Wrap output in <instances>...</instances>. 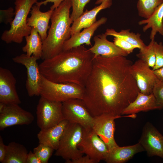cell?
Wrapping results in <instances>:
<instances>
[{"mask_svg":"<svg viewBox=\"0 0 163 163\" xmlns=\"http://www.w3.org/2000/svg\"><path fill=\"white\" fill-rule=\"evenodd\" d=\"M133 63L123 56L93 57L82 99L93 117L121 116L135 100L140 91L131 72Z\"/></svg>","mask_w":163,"mask_h":163,"instance_id":"cell-1","label":"cell"},{"mask_svg":"<svg viewBox=\"0 0 163 163\" xmlns=\"http://www.w3.org/2000/svg\"><path fill=\"white\" fill-rule=\"evenodd\" d=\"M94 56L82 45L43 60L39 65L40 69L50 81L72 83L84 88L92 69Z\"/></svg>","mask_w":163,"mask_h":163,"instance_id":"cell-2","label":"cell"},{"mask_svg":"<svg viewBox=\"0 0 163 163\" xmlns=\"http://www.w3.org/2000/svg\"><path fill=\"white\" fill-rule=\"evenodd\" d=\"M72 7L71 0H66L53 10L47 36L42 41L41 58L43 60L62 51L64 43L71 37V25L73 22L70 14Z\"/></svg>","mask_w":163,"mask_h":163,"instance_id":"cell-3","label":"cell"},{"mask_svg":"<svg viewBox=\"0 0 163 163\" xmlns=\"http://www.w3.org/2000/svg\"><path fill=\"white\" fill-rule=\"evenodd\" d=\"M38 0H16L14 17L9 30H5L1 39L7 43H20L24 37L30 33L32 27L27 24V16L33 5Z\"/></svg>","mask_w":163,"mask_h":163,"instance_id":"cell-4","label":"cell"},{"mask_svg":"<svg viewBox=\"0 0 163 163\" xmlns=\"http://www.w3.org/2000/svg\"><path fill=\"white\" fill-rule=\"evenodd\" d=\"M84 88L70 83H59L50 81L42 74L40 95L51 101L62 103L72 99H82Z\"/></svg>","mask_w":163,"mask_h":163,"instance_id":"cell-5","label":"cell"},{"mask_svg":"<svg viewBox=\"0 0 163 163\" xmlns=\"http://www.w3.org/2000/svg\"><path fill=\"white\" fill-rule=\"evenodd\" d=\"M83 127L77 123L69 122L60 139L55 155L62 157L66 163L82 156L78 148L83 135Z\"/></svg>","mask_w":163,"mask_h":163,"instance_id":"cell-6","label":"cell"},{"mask_svg":"<svg viewBox=\"0 0 163 163\" xmlns=\"http://www.w3.org/2000/svg\"><path fill=\"white\" fill-rule=\"evenodd\" d=\"M36 114L37 124L40 130L49 129L63 120L62 103L41 96L37 106Z\"/></svg>","mask_w":163,"mask_h":163,"instance_id":"cell-7","label":"cell"},{"mask_svg":"<svg viewBox=\"0 0 163 163\" xmlns=\"http://www.w3.org/2000/svg\"><path fill=\"white\" fill-rule=\"evenodd\" d=\"M63 120L77 123L85 129L92 128L94 117L90 113L82 100L72 99L62 103Z\"/></svg>","mask_w":163,"mask_h":163,"instance_id":"cell-8","label":"cell"},{"mask_svg":"<svg viewBox=\"0 0 163 163\" xmlns=\"http://www.w3.org/2000/svg\"><path fill=\"white\" fill-rule=\"evenodd\" d=\"M78 148L83 154L88 156L95 163L105 160L109 152L105 143L92 128H83V135Z\"/></svg>","mask_w":163,"mask_h":163,"instance_id":"cell-9","label":"cell"},{"mask_svg":"<svg viewBox=\"0 0 163 163\" xmlns=\"http://www.w3.org/2000/svg\"><path fill=\"white\" fill-rule=\"evenodd\" d=\"M34 116L19 104L0 103V130L17 125H28L34 121Z\"/></svg>","mask_w":163,"mask_h":163,"instance_id":"cell-10","label":"cell"},{"mask_svg":"<svg viewBox=\"0 0 163 163\" xmlns=\"http://www.w3.org/2000/svg\"><path fill=\"white\" fill-rule=\"evenodd\" d=\"M39 59L34 55L28 56L22 54L12 59L13 61L25 66L27 69L26 87L30 97L40 95V85L41 74L37 60Z\"/></svg>","mask_w":163,"mask_h":163,"instance_id":"cell-11","label":"cell"},{"mask_svg":"<svg viewBox=\"0 0 163 163\" xmlns=\"http://www.w3.org/2000/svg\"><path fill=\"white\" fill-rule=\"evenodd\" d=\"M122 117H125L108 114H103L94 117L92 128L105 143L109 152L118 146L114 139V120Z\"/></svg>","mask_w":163,"mask_h":163,"instance_id":"cell-12","label":"cell"},{"mask_svg":"<svg viewBox=\"0 0 163 163\" xmlns=\"http://www.w3.org/2000/svg\"><path fill=\"white\" fill-rule=\"evenodd\" d=\"M138 142L148 156L163 158V136L150 122H147L143 126Z\"/></svg>","mask_w":163,"mask_h":163,"instance_id":"cell-13","label":"cell"},{"mask_svg":"<svg viewBox=\"0 0 163 163\" xmlns=\"http://www.w3.org/2000/svg\"><path fill=\"white\" fill-rule=\"evenodd\" d=\"M131 69L140 92L146 94L152 93L153 88L158 80L153 71L139 59L133 63Z\"/></svg>","mask_w":163,"mask_h":163,"instance_id":"cell-14","label":"cell"},{"mask_svg":"<svg viewBox=\"0 0 163 163\" xmlns=\"http://www.w3.org/2000/svg\"><path fill=\"white\" fill-rule=\"evenodd\" d=\"M16 80L8 69L0 67V103L5 104L21 103L17 92Z\"/></svg>","mask_w":163,"mask_h":163,"instance_id":"cell-15","label":"cell"},{"mask_svg":"<svg viewBox=\"0 0 163 163\" xmlns=\"http://www.w3.org/2000/svg\"><path fill=\"white\" fill-rule=\"evenodd\" d=\"M107 36L102 34L94 37V45L88 49L94 55L93 57L101 56L105 57L117 56H127L128 54L116 45L113 42L108 40Z\"/></svg>","mask_w":163,"mask_h":163,"instance_id":"cell-16","label":"cell"},{"mask_svg":"<svg viewBox=\"0 0 163 163\" xmlns=\"http://www.w3.org/2000/svg\"><path fill=\"white\" fill-rule=\"evenodd\" d=\"M40 7L36 5L33 6L30 12L31 16L27 18V23L28 26L37 30L43 41L47 36V31L50 27L49 21L53 10L50 9L43 12L40 11Z\"/></svg>","mask_w":163,"mask_h":163,"instance_id":"cell-17","label":"cell"},{"mask_svg":"<svg viewBox=\"0 0 163 163\" xmlns=\"http://www.w3.org/2000/svg\"><path fill=\"white\" fill-rule=\"evenodd\" d=\"M163 108L158 103L152 93L146 94L140 92L135 100L124 110L122 115L136 114L141 111H148Z\"/></svg>","mask_w":163,"mask_h":163,"instance_id":"cell-18","label":"cell"},{"mask_svg":"<svg viewBox=\"0 0 163 163\" xmlns=\"http://www.w3.org/2000/svg\"><path fill=\"white\" fill-rule=\"evenodd\" d=\"M107 20L106 18L102 17L90 27L84 28L82 32L71 36L64 43L63 50H69L84 44L88 46H91V39L95 31L99 26L105 24Z\"/></svg>","mask_w":163,"mask_h":163,"instance_id":"cell-19","label":"cell"},{"mask_svg":"<svg viewBox=\"0 0 163 163\" xmlns=\"http://www.w3.org/2000/svg\"><path fill=\"white\" fill-rule=\"evenodd\" d=\"M112 4L111 0H107L101 3L99 5L91 10H86L74 21L71 27V36L79 32L83 28H88L96 21L97 14L101 10L110 8Z\"/></svg>","mask_w":163,"mask_h":163,"instance_id":"cell-20","label":"cell"},{"mask_svg":"<svg viewBox=\"0 0 163 163\" xmlns=\"http://www.w3.org/2000/svg\"><path fill=\"white\" fill-rule=\"evenodd\" d=\"M68 123V121L63 120L52 127L40 130L37 134L39 143L48 145L56 150Z\"/></svg>","mask_w":163,"mask_h":163,"instance_id":"cell-21","label":"cell"},{"mask_svg":"<svg viewBox=\"0 0 163 163\" xmlns=\"http://www.w3.org/2000/svg\"><path fill=\"white\" fill-rule=\"evenodd\" d=\"M144 151L139 142L131 145L118 146L109 152L104 161L107 163H124L131 159L136 154Z\"/></svg>","mask_w":163,"mask_h":163,"instance_id":"cell-22","label":"cell"},{"mask_svg":"<svg viewBox=\"0 0 163 163\" xmlns=\"http://www.w3.org/2000/svg\"><path fill=\"white\" fill-rule=\"evenodd\" d=\"M138 24L140 25L146 24L142 28L144 32L149 28L151 29L149 36L151 40H155L157 33L163 37V2L149 18L139 21Z\"/></svg>","mask_w":163,"mask_h":163,"instance_id":"cell-23","label":"cell"},{"mask_svg":"<svg viewBox=\"0 0 163 163\" xmlns=\"http://www.w3.org/2000/svg\"><path fill=\"white\" fill-rule=\"evenodd\" d=\"M28 152L23 145L11 142L7 145L6 152L2 163H26Z\"/></svg>","mask_w":163,"mask_h":163,"instance_id":"cell-24","label":"cell"},{"mask_svg":"<svg viewBox=\"0 0 163 163\" xmlns=\"http://www.w3.org/2000/svg\"><path fill=\"white\" fill-rule=\"evenodd\" d=\"M26 45L23 47L22 51L28 56L34 55L40 59L42 53L43 43L37 30L32 27L30 34L25 37Z\"/></svg>","mask_w":163,"mask_h":163,"instance_id":"cell-25","label":"cell"},{"mask_svg":"<svg viewBox=\"0 0 163 163\" xmlns=\"http://www.w3.org/2000/svg\"><path fill=\"white\" fill-rule=\"evenodd\" d=\"M105 34L107 36H111L121 38L139 49L146 45L141 39L140 34L130 32V29L122 30L120 32H117L112 28L107 29Z\"/></svg>","mask_w":163,"mask_h":163,"instance_id":"cell-26","label":"cell"},{"mask_svg":"<svg viewBox=\"0 0 163 163\" xmlns=\"http://www.w3.org/2000/svg\"><path fill=\"white\" fill-rule=\"evenodd\" d=\"M163 2V0H139L137 8L139 16L148 19Z\"/></svg>","mask_w":163,"mask_h":163,"instance_id":"cell-27","label":"cell"},{"mask_svg":"<svg viewBox=\"0 0 163 163\" xmlns=\"http://www.w3.org/2000/svg\"><path fill=\"white\" fill-rule=\"evenodd\" d=\"M154 40H151L148 45L140 50L139 52L136 54L139 59L145 62L150 67L154 66L156 57L154 48Z\"/></svg>","mask_w":163,"mask_h":163,"instance_id":"cell-28","label":"cell"},{"mask_svg":"<svg viewBox=\"0 0 163 163\" xmlns=\"http://www.w3.org/2000/svg\"><path fill=\"white\" fill-rule=\"evenodd\" d=\"M54 150L52 147L42 143H39L33 149V152L38 157L42 163H47Z\"/></svg>","mask_w":163,"mask_h":163,"instance_id":"cell-29","label":"cell"},{"mask_svg":"<svg viewBox=\"0 0 163 163\" xmlns=\"http://www.w3.org/2000/svg\"><path fill=\"white\" fill-rule=\"evenodd\" d=\"M91 0H71L72 11L70 18L73 22L84 12L86 5Z\"/></svg>","mask_w":163,"mask_h":163,"instance_id":"cell-30","label":"cell"},{"mask_svg":"<svg viewBox=\"0 0 163 163\" xmlns=\"http://www.w3.org/2000/svg\"><path fill=\"white\" fill-rule=\"evenodd\" d=\"M154 48L156 61L155 65L152 70L154 71L163 66V44L160 42L158 43L155 40L154 43Z\"/></svg>","mask_w":163,"mask_h":163,"instance_id":"cell-31","label":"cell"},{"mask_svg":"<svg viewBox=\"0 0 163 163\" xmlns=\"http://www.w3.org/2000/svg\"><path fill=\"white\" fill-rule=\"evenodd\" d=\"M113 41L116 45L125 51L128 54L132 53L134 50L137 48L126 40L118 37H114Z\"/></svg>","mask_w":163,"mask_h":163,"instance_id":"cell-32","label":"cell"},{"mask_svg":"<svg viewBox=\"0 0 163 163\" xmlns=\"http://www.w3.org/2000/svg\"><path fill=\"white\" fill-rule=\"evenodd\" d=\"M152 93L158 103L163 107V82L158 80L153 88Z\"/></svg>","mask_w":163,"mask_h":163,"instance_id":"cell-33","label":"cell"},{"mask_svg":"<svg viewBox=\"0 0 163 163\" xmlns=\"http://www.w3.org/2000/svg\"><path fill=\"white\" fill-rule=\"evenodd\" d=\"M0 22L5 24L11 23L13 21L15 15L14 9L10 7L7 9L0 10Z\"/></svg>","mask_w":163,"mask_h":163,"instance_id":"cell-34","label":"cell"},{"mask_svg":"<svg viewBox=\"0 0 163 163\" xmlns=\"http://www.w3.org/2000/svg\"><path fill=\"white\" fill-rule=\"evenodd\" d=\"M66 0H45L40 2H37L36 5H37L41 6L43 5H46L48 2H53V5L50 7V9L53 10L57 8L61 3Z\"/></svg>","mask_w":163,"mask_h":163,"instance_id":"cell-35","label":"cell"},{"mask_svg":"<svg viewBox=\"0 0 163 163\" xmlns=\"http://www.w3.org/2000/svg\"><path fill=\"white\" fill-rule=\"evenodd\" d=\"M68 163H95L94 161L87 155H83L75 160L69 161Z\"/></svg>","mask_w":163,"mask_h":163,"instance_id":"cell-36","label":"cell"},{"mask_svg":"<svg viewBox=\"0 0 163 163\" xmlns=\"http://www.w3.org/2000/svg\"><path fill=\"white\" fill-rule=\"evenodd\" d=\"M26 163H42L38 157L31 151L28 153Z\"/></svg>","mask_w":163,"mask_h":163,"instance_id":"cell-37","label":"cell"},{"mask_svg":"<svg viewBox=\"0 0 163 163\" xmlns=\"http://www.w3.org/2000/svg\"><path fill=\"white\" fill-rule=\"evenodd\" d=\"M7 145H5L1 136H0V162L3 163L5 156Z\"/></svg>","mask_w":163,"mask_h":163,"instance_id":"cell-38","label":"cell"},{"mask_svg":"<svg viewBox=\"0 0 163 163\" xmlns=\"http://www.w3.org/2000/svg\"><path fill=\"white\" fill-rule=\"evenodd\" d=\"M153 72L158 79L163 82V66L153 71Z\"/></svg>","mask_w":163,"mask_h":163,"instance_id":"cell-39","label":"cell"},{"mask_svg":"<svg viewBox=\"0 0 163 163\" xmlns=\"http://www.w3.org/2000/svg\"><path fill=\"white\" fill-rule=\"evenodd\" d=\"M107 0H97L96 2H95V4H101V3L103 2L106 1Z\"/></svg>","mask_w":163,"mask_h":163,"instance_id":"cell-40","label":"cell"}]
</instances>
